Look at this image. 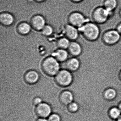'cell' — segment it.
Returning <instances> with one entry per match:
<instances>
[{
    "instance_id": "cell-15",
    "label": "cell",
    "mask_w": 121,
    "mask_h": 121,
    "mask_svg": "<svg viewBox=\"0 0 121 121\" xmlns=\"http://www.w3.org/2000/svg\"><path fill=\"white\" fill-rule=\"evenodd\" d=\"M65 65L67 70L70 71H75L80 68V62L78 58L74 57L67 60Z\"/></svg>"
},
{
    "instance_id": "cell-10",
    "label": "cell",
    "mask_w": 121,
    "mask_h": 121,
    "mask_svg": "<svg viewBox=\"0 0 121 121\" xmlns=\"http://www.w3.org/2000/svg\"><path fill=\"white\" fill-rule=\"evenodd\" d=\"M68 49L69 53L73 57L78 56L82 52V48L81 44L74 41L70 42Z\"/></svg>"
},
{
    "instance_id": "cell-14",
    "label": "cell",
    "mask_w": 121,
    "mask_h": 121,
    "mask_svg": "<svg viewBox=\"0 0 121 121\" xmlns=\"http://www.w3.org/2000/svg\"><path fill=\"white\" fill-rule=\"evenodd\" d=\"M52 56L55 58L59 62L67 60L69 56L68 52L66 49H59L52 53Z\"/></svg>"
},
{
    "instance_id": "cell-31",
    "label": "cell",
    "mask_w": 121,
    "mask_h": 121,
    "mask_svg": "<svg viewBox=\"0 0 121 121\" xmlns=\"http://www.w3.org/2000/svg\"></svg>"
},
{
    "instance_id": "cell-9",
    "label": "cell",
    "mask_w": 121,
    "mask_h": 121,
    "mask_svg": "<svg viewBox=\"0 0 121 121\" xmlns=\"http://www.w3.org/2000/svg\"><path fill=\"white\" fill-rule=\"evenodd\" d=\"M64 33L66 37L72 41L76 40L79 36V31L78 28L69 24L65 27Z\"/></svg>"
},
{
    "instance_id": "cell-2",
    "label": "cell",
    "mask_w": 121,
    "mask_h": 121,
    "mask_svg": "<svg viewBox=\"0 0 121 121\" xmlns=\"http://www.w3.org/2000/svg\"><path fill=\"white\" fill-rule=\"evenodd\" d=\"M42 68L44 73L49 76L56 75L60 71L59 62L53 56H49L42 61Z\"/></svg>"
},
{
    "instance_id": "cell-3",
    "label": "cell",
    "mask_w": 121,
    "mask_h": 121,
    "mask_svg": "<svg viewBox=\"0 0 121 121\" xmlns=\"http://www.w3.org/2000/svg\"><path fill=\"white\" fill-rule=\"evenodd\" d=\"M113 12L107 10L103 7H99L93 11L92 16L93 22L97 24H105L113 14Z\"/></svg>"
},
{
    "instance_id": "cell-16",
    "label": "cell",
    "mask_w": 121,
    "mask_h": 121,
    "mask_svg": "<svg viewBox=\"0 0 121 121\" xmlns=\"http://www.w3.org/2000/svg\"><path fill=\"white\" fill-rule=\"evenodd\" d=\"M31 25L26 22H22L19 24L17 27V30L19 34L22 35L28 34L31 31Z\"/></svg>"
},
{
    "instance_id": "cell-7",
    "label": "cell",
    "mask_w": 121,
    "mask_h": 121,
    "mask_svg": "<svg viewBox=\"0 0 121 121\" xmlns=\"http://www.w3.org/2000/svg\"><path fill=\"white\" fill-rule=\"evenodd\" d=\"M35 112L37 116L40 118H46L51 115L52 108L47 103H42L37 105Z\"/></svg>"
},
{
    "instance_id": "cell-21",
    "label": "cell",
    "mask_w": 121,
    "mask_h": 121,
    "mask_svg": "<svg viewBox=\"0 0 121 121\" xmlns=\"http://www.w3.org/2000/svg\"><path fill=\"white\" fill-rule=\"evenodd\" d=\"M78 105L75 102H72L68 105V109L71 112H75L78 110Z\"/></svg>"
},
{
    "instance_id": "cell-24",
    "label": "cell",
    "mask_w": 121,
    "mask_h": 121,
    "mask_svg": "<svg viewBox=\"0 0 121 121\" xmlns=\"http://www.w3.org/2000/svg\"><path fill=\"white\" fill-rule=\"evenodd\" d=\"M42 100L41 98L36 97L34 98L33 100V103L34 105H37L42 103Z\"/></svg>"
},
{
    "instance_id": "cell-26",
    "label": "cell",
    "mask_w": 121,
    "mask_h": 121,
    "mask_svg": "<svg viewBox=\"0 0 121 121\" xmlns=\"http://www.w3.org/2000/svg\"><path fill=\"white\" fill-rule=\"evenodd\" d=\"M71 2L75 3H79L82 2L84 0H70Z\"/></svg>"
},
{
    "instance_id": "cell-12",
    "label": "cell",
    "mask_w": 121,
    "mask_h": 121,
    "mask_svg": "<svg viewBox=\"0 0 121 121\" xmlns=\"http://www.w3.org/2000/svg\"><path fill=\"white\" fill-rule=\"evenodd\" d=\"M39 78V73L34 70L29 71L25 73L24 80L29 84H34L37 82Z\"/></svg>"
},
{
    "instance_id": "cell-22",
    "label": "cell",
    "mask_w": 121,
    "mask_h": 121,
    "mask_svg": "<svg viewBox=\"0 0 121 121\" xmlns=\"http://www.w3.org/2000/svg\"><path fill=\"white\" fill-rule=\"evenodd\" d=\"M110 115L113 118H117L120 116V111L119 109L116 108H112L110 110Z\"/></svg>"
},
{
    "instance_id": "cell-5",
    "label": "cell",
    "mask_w": 121,
    "mask_h": 121,
    "mask_svg": "<svg viewBox=\"0 0 121 121\" xmlns=\"http://www.w3.org/2000/svg\"><path fill=\"white\" fill-rule=\"evenodd\" d=\"M68 20L69 24L78 29L87 22H91L82 13L78 12L71 13L69 16Z\"/></svg>"
},
{
    "instance_id": "cell-13",
    "label": "cell",
    "mask_w": 121,
    "mask_h": 121,
    "mask_svg": "<svg viewBox=\"0 0 121 121\" xmlns=\"http://www.w3.org/2000/svg\"><path fill=\"white\" fill-rule=\"evenodd\" d=\"M59 99L61 104L64 105H68L73 102V95L70 91H65L60 94Z\"/></svg>"
},
{
    "instance_id": "cell-30",
    "label": "cell",
    "mask_w": 121,
    "mask_h": 121,
    "mask_svg": "<svg viewBox=\"0 0 121 121\" xmlns=\"http://www.w3.org/2000/svg\"><path fill=\"white\" fill-rule=\"evenodd\" d=\"M120 109H121V104L120 105Z\"/></svg>"
},
{
    "instance_id": "cell-1",
    "label": "cell",
    "mask_w": 121,
    "mask_h": 121,
    "mask_svg": "<svg viewBox=\"0 0 121 121\" xmlns=\"http://www.w3.org/2000/svg\"><path fill=\"white\" fill-rule=\"evenodd\" d=\"M78 30L85 39L91 42L97 40L101 33V30L98 25L91 22H87Z\"/></svg>"
},
{
    "instance_id": "cell-25",
    "label": "cell",
    "mask_w": 121,
    "mask_h": 121,
    "mask_svg": "<svg viewBox=\"0 0 121 121\" xmlns=\"http://www.w3.org/2000/svg\"><path fill=\"white\" fill-rule=\"evenodd\" d=\"M116 29L121 35V22L118 25Z\"/></svg>"
},
{
    "instance_id": "cell-18",
    "label": "cell",
    "mask_w": 121,
    "mask_h": 121,
    "mask_svg": "<svg viewBox=\"0 0 121 121\" xmlns=\"http://www.w3.org/2000/svg\"><path fill=\"white\" fill-rule=\"evenodd\" d=\"M70 42V40L66 37H63L58 39L57 45L59 49H66L68 48Z\"/></svg>"
},
{
    "instance_id": "cell-17",
    "label": "cell",
    "mask_w": 121,
    "mask_h": 121,
    "mask_svg": "<svg viewBox=\"0 0 121 121\" xmlns=\"http://www.w3.org/2000/svg\"><path fill=\"white\" fill-rule=\"evenodd\" d=\"M118 6L117 0H105L103 7L110 12H114Z\"/></svg>"
},
{
    "instance_id": "cell-6",
    "label": "cell",
    "mask_w": 121,
    "mask_h": 121,
    "mask_svg": "<svg viewBox=\"0 0 121 121\" xmlns=\"http://www.w3.org/2000/svg\"><path fill=\"white\" fill-rule=\"evenodd\" d=\"M73 76L70 71L68 70L59 71L55 76V80L57 85L62 87L70 85L73 81Z\"/></svg>"
},
{
    "instance_id": "cell-29",
    "label": "cell",
    "mask_w": 121,
    "mask_h": 121,
    "mask_svg": "<svg viewBox=\"0 0 121 121\" xmlns=\"http://www.w3.org/2000/svg\"><path fill=\"white\" fill-rule=\"evenodd\" d=\"M119 121H121V117L119 119Z\"/></svg>"
},
{
    "instance_id": "cell-8",
    "label": "cell",
    "mask_w": 121,
    "mask_h": 121,
    "mask_svg": "<svg viewBox=\"0 0 121 121\" xmlns=\"http://www.w3.org/2000/svg\"><path fill=\"white\" fill-rule=\"evenodd\" d=\"M30 25L35 30L41 31L46 25V20L43 16L40 15H37L31 19Z\"/></svg>"
},
{
    "instance_id": "cell-23",
    "label": "cell",
    "mask_w": 121,
    "mask_h": 121,
    "mask_svg": "<svg viewBox=\"0 0 121 121\" xmlns=\"http://www.w3.org/2000/svg\"><path fill=\"white\" fill-rule=\"evenodd\" d=\"M48 117V121H61L60 117L56 114H51Z\"/></svg>"
},
{
    "instance_id": "cell-4",
    "label": "cell",
    "mask_w": 121,
    "mask_h": 121,
    "mask_svg": "<svg viewBox=\"0 0 121 121\" xmlns=\"http://www.w3.org/2000/svg\"><path fill=\"white\" fill-rule=\"evenodd\" d=\"M121 38V35L117 30H109L103 34L102 41L105 45L110 46L117 44Z\"/></svg>"
},
{
    "instance_id": "cell-20",
    "label": "cell",
    "mask_w": 121,
    "mask_h": 121,
    "mask_svg": "<svg viewBox=\"0 0 121 121\" xmlns=\"http://www.w3.org/2000/svg\"><path fill=\"white\" fill-rule=\"evenodd\" d=\"M116 95V92L113 89H109V90H107L105 92V97L108 99H113L115 97Z\"/></svg>"
},
{
    "instance_id": "cell-19",
    "label": "cell",
    "mask_w": 121,
    "mask_h": 121,
    "mask_svg": "<svg viewBox=\"0 0 121 121\" xmlns=\"http://www.w3.org/2000/svg\"><path fill=\"white\" fill-rule=\"evenodd\" d=\"M41 31L43 35L46 36H49L53 34V29L51 25H46Z\"/></svg>"
},
{
    "instance_id": "cell-28",
    "label": "cell",
    "mask_w": 121,
    "mask_h": 121,
    "mask_svg": "<svg viewBox=\"0 0 121 121\" xmlns=\"http://www.w3.org/2000/svg\"><path fill=\"white\" fill-rule=\"evenodd\" d=\"M35 2H37L41 3L42 2H44L46 0H34Z\"/></svg>"
},
{
    "instance_id": "cell-27",
    "label": "cell",
    "mask_w": 121,
    "mask_h": 121,
    "mask_svg": "<svg viewBox=\"0 0 121 121\" xmlns=\"http://www.w3.org/2000/svg\"><path fill=\"white\" fill-rule=\"evenodd\" d=\"M36 121H48V120H47L46 118H39Z\"/></svg>"
},
{
    "instance_id": "cell-11",
    "label": "cell",
    "mask_w": 121,
    "mask_h": 121,
    "mask_svg": "<svg viewBox=\"0 0 121 121\" xmlns=\"http://www.w3.org/2000/svg\"><path fill=\"white\" fill-rule=\"evenodd\" d=\"M14 17L11 13L3 12L0 15V22L5 26H11L14 22Z\"/></svg>"
}]
</instances>
